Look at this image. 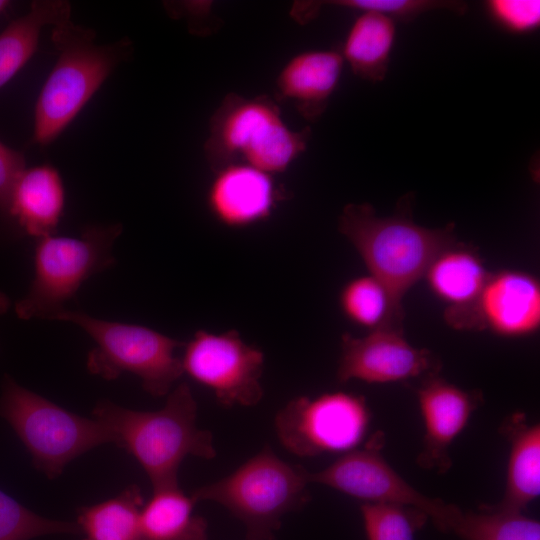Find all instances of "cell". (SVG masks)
<instances>
[{
    "instance_id": "8992f818",
    "label": "cell",
    "mask_w": 540,
    "mask_h": 540,
    "mask_svg": "<svg viewBox=\"0 0 540 540\" xmlns=\"http://www.w3.org/2000/svg\"><path fill=\"white\" fill-rule=\"evenodd\" d=\"M0 416L29 452L34 467L57 478L73 459L105 443L111 432L95 418L72 413L5 376Z\"/></svg>"
},
{
    "instance_id": "d4e9b609",
    "label": "cell",
    "mask_w": 540,
    "mask_h": 540,
    "mask_svg": "<svg viewBox=\"0 0 540 540\" xmlns=\"http://www.w3.org/2000/svg\"><path fill=\"white\" fill-rule=\"evenodd\" d=\"M460 510L449 533L462 540H540V523L525 513L495 510Z\"/></svg>"
},
{
    "instance_id": "ba28073f",
    "label": "cell",
    "mask_w": 540,
    "mask_h": 540,
    "mask_svg": "<svg viewBox=\"0 0 540 540\" xmlns=\"http://www.w3.org/2000/svg\"><path fill=\"white\" fill-rule=\"evenodd\" d=\"M121 232L122 225L115 223L86 227L78 237L38 239L33 279L15 305L17 316L54 320L85 280L115 263L112 248Z\"/></svg>"
},
{
    "instance_id": "277c9868",
    "label": "cell",
    "mask_w": 540,
    "mask_h": 540,
    "mask_svg": "<svg viewBox=\"0 0 540 540\" xmlns=\"http://www.w3.org/2000/svg\"><path fill=\"white\" fill-rule=\"evenodd\" d=\"M309 471L279 458L265 446L229 475L197 488L199 501L226 508L245 527V540H275L283 517L310 501Z\"/></svg>"
},
{
    "instance_id": "7402d4cb",
    "label": "cell",
    "mask_w": 540,
    "mask_h": 540,
    "mask_svg": "<svg viewBox=\"0 0 540 540\" xmlns=\"http://www.w3.org/2000/svg\"><path fill=\"white\" fill-rule=\"evenodd\" d=\"M395 34L394 20L364 11L351 26L341 55L356 76L372 82L382 81L388 70Z\"/></svg>"
},
{
    "instance_id": "44dd1931",
    "label": "cell",
    "mask_w": 540,
    "mask_h": 540,
    "mask_svg": "<svg viewBox=\"0 0 540 540\" xmlns=\"http://www.w3.org/2000/svg\"><path fill=\"white\" fill-rule=\"evenodd\" d=\"M71 5L63 0H36L29 11L11 21L0 33V88L7 84L37 50L45 26L69 19Z\"/></svg>"
},
{
    "instance_id": "cb8c5ba5",
    "label": "cell",
    "mask_w": 540,
    "mask_h": 540,
    "mask_svg": "<svg viewBox=\"0 0 540 540\" xmlns=\"http://www.w3.org/2000/svg\"><path fill=\"white\" fill-rule=\"evenodd\" d=\"M338 300L343 315L357 326L370 331H403L404 311L396 306L388 289L370 274L346 282Z\"/></svg>"
},
{
    "instance_id": "8fae6325",
    "label": "cell",
    "mask_w": 540,
    "mask_h": 540,
    "mask_svg": "<svg viewBox=\"0 0 540 540\" xmlns=\"http://www.w3.org/2000/svg\"><path fill=\"white\" fill-rule=\"evenodd\" d=\"M183 346V373L212 391L221 405L252 407L261 401L265 356L238 331L198 330Z\"/></svg>"
},
{
    "instance_id": "7c38bea8",
    "label": "cell",
    "mask_w": 540,
    "mask_h": 540,
    "mask_svg": "<svg viewBox=\"0 0 540 540\" xmlns=\"http://www.w3.org/2000/svg\"><path fill=\"white\" fill-rule=\"evenodd\" d=\"M440 368L438 357L410 344L403 331L382 328L362 337L342 335L336 376L340 383L386 384L423 379L438 374Z\"/></svg>"
},
{
    "instance_id": "3957f363",
    "label": "cell",
    "mask_w": 540,
    "mask_h": 540,
    "mask_svg": "<svg viewBox=\"0 0 540 540\" xmlns=\"http://www.w3.org/2000/svg\"><path fill=\"white\" fill-rule=\"evenodd\" d=\"M95 31L66 19L55 26L52 42L58 59L35 104L33 142L50 145L75 119L114 69L128 59V37L96 45Z\"/></svg>"
},
{
    "instance_id": "2e32d148",
    "label": "cell",
    "mask_w": 540,
    "mask_h": 540,
    "mask_svg": "<svg viewBox=\"0 0 540 540\" xmlns=\"http://www.w3.org/2000/svg\"><path fill=\"white\" fill-rule=\"evenodd\" d=\"M489 275L478 252L455 241L437 253L423 278L433 295L446 304V323L463 330Z\"/></svg>"
},
{
    "instance_id": "603a6c76",
    "label": "cell",
    "mask_w": 540,
    "mask_h": 540,
    "mask_svg": "<svg viewBox=\"0 0 540 540\" xmlns=\"http://www.w3.org/2000/svg\"><path fill=\"white\" fill-rule=\"evenodd\" d=\"M144 498L137 485H130L105 501L79 510L77 526L84 540H138Z\"/></svg>"
},
{
    "instance_id": "7a4b0ae2",
    "label": "cell",
    "mask_w": 540,
    "mask_h": 540,
    "mask_svg": "<svg viewBox=\"0 0 540 540\" xmlns=\"http://www.w3.org/2000/svg\"><path fill=\"white\" fill-rule=\"evenodd\" d=\"M338 229L403 311L408 290L423 278L437 253L457 241L452 224L428 228L415 223L408 200L386 217L378 216L368 203L348 204L339 216Z\"/></svg>"
},
{
    "instance_id": "4fadbf2b",
    "label": "cell",
    "mask_w": 540,
    "mask_h": 540,
    "mask_svg": "<svg viewBox=\"0 0 540 540\" xmlns=\"http://www.w3.org/2000/svg\"><path fill=\"white\" fill-rule=\"evenodd\" d=\"M425 433L417 464L446 473L452 466L450 447L483 401L479 390H465L438 374L422 379L415 389Z\"/></svg>"
},
{
    "instance_id": "5bb4252c",
    "label": "cell",
    "mask_w": 540,
    "mask_h": 540,
    "mask_svg": "<svg viewBox=\"0 0 540 540\" xmlns=\"http://www.w3.org/2000/svg\"><path fill=\"white\" fill-rule=\"evenodd\" d=\"M540 327V284L514 269L490 273L470 311L464 330H488L498 336H530Z\"/></svg>"
},
{
    "instance_id": "f1b7e54d",
    "label": "cell",
    "mask_w": 540,
    "mask_h": 540,
    "mask_svg": "<svg viewBox=\"0 0 540 540\" xmlns=\"http://www.w3.org/2000/svg\"><path fill=\"white\" fill-rule=\"evenodd\" d=\"M491 17L513 33H527L540 24L539 0H490L486 3Z\"/></svg>"
},
{
    "instance_id": "ac0fdd59",
    "label": "cell",
    "mask_w": 540,
    "mask_h": 540,
    "mask_svg": "<svg viewBox=\"0 0 540 540\" xmlns=\"http://www.w3.org/2000/svg\"><path fill=\"white\" fill-rule=\"evenodd\" d=\"M343 62L342 55L336 51L300 53L280 71L277 90L282 97L295 102L305 118L316 120L338 85Z\"/></svg>"
},
{
    "instance_id": "30bf717a",
    "label": "cell",
    "mask_w": 540,
    "mask_h": 540,
    "mask_svg": "<svg viewBox=\"0 0 540 540\" xmlns=\"http://www.w3.org/2000/svg\"><path fill=\"white\" fill-rule=\"evenodd\" d=\"M382 433H375L362 447L343 453L326 468L308 473L310 484L328 486L363 503H390L416 507L442 532L449 533L461 510L431 498L410 485L381 454Z\"/></svg>"
},
{
    "instance_id": "f546056e",
    "label": "cell",
    "mask_w": 540,
    "mask_h": 540,
    "mask_svg": "<svg viewBox=\"0 0 540 540\" xmlns=\"http://www.w3.org/2000/svg\"><path fill=\"white\" fill-rule=\"evenodd\" d=\"M24 154L0 141V214L7 216L14 186L26 169Z\"/></svg>"
},
{
    "instance_id": "5b68a950",
    "label": "cell",
    "mask_w": 540,
    "mask_h": 540,
    "mask_svg": "<svg viewBox=\"0 0 540 540\" xmlns=\"http://www.w3.org/2000/svg\"><path fill=\"white\" fill-rule=\"evenodd\" d=\"M308 134L290 130L271 100L229 94L212 117L205 155L215 172L241 158L272 175L305 150Z\"/></svg>"
},
{
    "instance_id": "ffe728a7",
    "label": "cell",
    "mask_w": 540,
    "mask_h": 540,
    "mask_svg": "<svg viewBox=\"0 0 540 540\" xmlns=\"http://www.w3.org/2000/svg\"><path fill=\"white\" fill-rule=\"evenodd\" d=\"M152 490L141 509L138 540H207V521L194 513L196 501L179 484Z\"/></svg>"
},
{
    "instance_id": "4316f807",
    "label": "cell",
    "mask_w": 540,
    "mask_h": 540,
    "mask_svg": "<svg viewBox=\"0 0 540 540\" xmlns=\"http://www.w3.org/2000/svg\"><path fill=\"white\" fill-rule=\"evenodd\" d=\"M80 533L76 523L44 518L0 490V540Z\"/></svg>"
},
{
    "instance_id": "9a60e30c",
    "label": "cell",
    "mask_w": 540,
    "mask_h": 540,
    "mask_svg": "<svg viewBox=\"0 0 540 540\" xmlns=\"http://www.w3.org/2000/svg\"><path fill=\"white\" fill-rule=\"evenodd\" d=\"M271 175L248 164H230L216 171L207 206L229 228H245L267 219L278 201Z\"/></svg>"
},
{
    "instance_id": "83f0119b",
    "label": "cell",
    "mask_w": 540,
    "mask_h": 540,
    "mask_svg": "<svg viewBox=\"0 0 540 540\" xmlns=\"http://www.w3.org/2000/svg\"><path fill=\"white\" fill-rule=\"evenodd\" d=\"M347 8L361 12L371 11L383 14L392 20L410 21L424 12L435 9H449L463 14L467 5L458 1L434 0H343L333 2Z\"/></svg>"
},
{
    "instance_id": "1f68e13d",
    "label": "cell",
    "mask_w": 540,
    "mask_h": 540,
    "mask_svg": "<svg viewBox=\"0 0 540 540\" xmlns=\"http://www.w3.org/2000/svg\"><path fill=\"white\" fill-rule=\"evenodd\" d=\"M10 5V1L0 0V14L3 13Z\"/></svg>"
},
{
    "instance_id": "d6986e66",
    "label": "cell",
    "mask_w": 540,
    "mask_h": 540,
    "mask_svg": "<svg viewBox=\"0 0 540 540\" xmlns=\"http://www.w3.org/2000/svg\"><path fill=\"white\" fill-rule=\"evenodd\" d=\"M500 432L509 442L505 490L497 504L488 506L525 513L540 493V425L516 413L503 422Z\"/></svg>"
},
{
    "instance_id": "9c48e42d",
    "label": "cell",
    "mask_w": 540,
    "mask_h": 540,
    "mask_svg": "<svg viewBox=\"0 0 540 540\" xmlns=\"http://www.w3.org/2000/svg\"><path fill=\"white\" fill-rule=\"evenodd\" d=\"M371 412L363 396L344 391L290 400L275 416L279 442L299 457L345 453L368 431Z\"/></svg>"
},
{
    "instance_id": "484cf974",
    "label": "cell",
    "mask_w": 540,
    "mask_h": 540,
    "mask_svg": "<svg viewBox=\"0 0 540 540\" xmlns=\"http://www.w3.org/2000/svg\"><path fill=\"white\" fill-rule=\"evenodd\" d=\"M367 540H415L429 520L412 506L390 503H362L360 506Z\"/></svg>"
},
{
    "instance_id": "6da1fadb",
    "label": "cell",
    "mask_w": 540,
    "mask_h": 540,
    "mask_svg": "<svg viewBox=\"0 0 540 540\" xmlns=\"http://www.w3.org/2000/svg\"><path fill=\"white\" fill-rule=\"evenodd\" d=\"M93 418L113 435L114 444L132 455L152 489L178 484V470L188 456H216L212 433L197 426V403L189 385L178 384L156 411H137L100 400Z\"/></svg>"
},
{
    "instance_id": "52a82bcc",
    "label": "cell",
    "mask_w": 540,
    "mask_h": 540,
    "mask_svg": "<svg viewBox=\"0 0 540 540\" xmlns=\"http://www.w3.org/2000/svg\"><path fill=\"white\" fill-rule=\"evenodd\" d=\"M54 320L73 323L94 340L96 346L88 353L86 365L91 374L103 379L131 373L147 393L161 397L184 374L181 359L175 355L184 343L151 328L98 319L67 308Z\"/></svg>"
},
{
    "instance_id": "4dcf8cb0",
    "label": "cell",
    "mask_w": 540,
    "mask_h": 540,
    "mask_svg": "<svg viewBox=\"0 0 540 540\" xmlns=\"http://www.w3.org/2000/svg\"><path fill=\"white\" fill-rule=\"evenodd\" d=\"M10 305V301L7 297V295L0 291V315L5 313Z\"/></svg>"
},
{
    "instance_id": "e0dca14e",
    "label": "cell",
    "mask_w": 540,
    "mask_h": 540,
    "mask_svg": "<svg viewBox=\"0 0 540 540\" xmlns=\"http://www.w3.org/2000/svg\"><path fill=\"white\" fill-rule=\"evenodd\" d=\"M65 190L59 172L43 164L25 169L10 199L8 217L37 239L53 235L63 214Z\"/></svg>"
}]
</instances>
